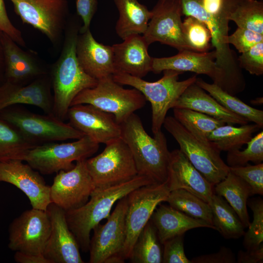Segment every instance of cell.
<instances>
[{
	"label": "cell",
	"mask_w": 263,
	"mask_h": 263,
	"mask_svg": "<svg viewBox=\"0 0 263 263\" xmlns=\"http://www.w3.org/2000/svg\"><path fill=\"white\" fill-rule=\"evenodd\" d=\"M263 261V244L256 249L238 251L236 258L238 263H258Z\"/></svg>",
	"instance_id": "cell-48"
},
{
	"label": "cell",
	"mask_w": 263,
	"mask_h": 263,
	"mask_svg": "<svg viewBox=\"0 0 263 263\" xmlns=\"http://www.w3.org/2000/svg\"><path fill=\"white\" fill-rule=\"evenodd\" d=\"M120 125L121 138L130 150L138 174L149 177L155 184L166 181L170 152L164 133L161 131L151 137L135 113Z\"/></svg>",
	"instance_id": "cell-3"
},
{
	"label": "cell",
	"mask_w": 263,
	"mask_h": 263,
	"mask_svg": "<svg viewBox=\"0 0 263 263\" xmlns=\"http://www.w3.org/2000/svg\"><path fill=\"white\" fill-rule=\"evenodd\" d=\"M146 102V98L139 91L135 88H124L110 75L98 79L95 87L81 91L73 99L71 106L91 105L113 114L120 124L143 107Z\"/></svg>",
	"instance_id": "cell-6"
},
{
	"label": "cell",
	"mask_w": 263,
	"mask_h": 263,
	"mask_svg": "<svg viewBox=\"0 0 263 263\" xmlns=\"http://www.w3.org/2000/svg\"><path fill=\"white\" fill-rule=\"evenodd\" d=\"M247 205L252 212L253 219L244 234L243 245L246 250L256 249L263 241V200L260 197L248 200Z\"/></svg>",
	"instance_id": "cell-40"
},
{
	"label": "cell",
	"mask_w": 263,
	"mask_h": 263,
	"mask_svg": "<svg viewBox=\"0 0 263 263\" xmlns=\"http://www.w3.org/2000/svg\"><path fill=\"white\" fill-rule=\"evenodd\" d=\"M238 64L251 75L263 74V41L255 44L238 57Z\"/></svg>",
	"instance_id": "cell-42"
},
{
	"label": "cell",
	"mask_w": 263,
	"mask_h": 263,
	"mask_svg": "<svg viewBox=\"0 0 263 263\" xmlns=\"http://www.w3.org/2000/svg\"><path fill=\"white\" fill-rule=\"evenodd\" d=\"M163 72V76L154 82H149L142 78L119 72L112 75L115 82L136 89L150 103L151 130L153 134L161 131L169 110L172 108L173 103L197 79L195 75L184 80L179 81V75L183 73L172 70Z\"/></svg>",
	"instance_id": "cell-4"
},
{
	"label": "cell",
	"mask_w": 263,
	"mask_h": 263,
	"mask_svg": "<svg viewBox=\"0 0 263 263\" xmlns=\"http://www.w3.org/2000/svg\"><path fill=\"white\" fill-rule=\"evenodd\" d=\"M3 119L25 137L38 145L67 139H78L85 134L54 115H40L24 109L9 112Z\"/></svg>",
	"instance_id": "cell-11"
},
{
	"label": "cell",
	"mask_w": 263,
	"mask_h": 263,
	"mask_svg": "<svg viewBox=\"0 0 263 263\" xmlns=\"http://www.w3.org/2000/svg\"><path fill=\"white\" fill-rule=\"evenodd\" d=\"M216 58L215 50L209 52L184 50L171 56L152 57L151 72L160 74L164 70H172L183 73L191 72L206 75L211 78L213 83L221 87L224 75L217 65Z\"/></svg>",
	"instance_id": "cell-19"
},
{
	"label": "cell",
	"mask_w": 263,
	"mask_h": 263,
	"mask_svg": "<svg viewBox=\"0 0 263 263\" xmlns=\"http://www.w3.org/2000/svg\"><path fill=\"white\" fill-rule=\"evenodd\" d=\"M99 144L87 135L66 143L48 142L38 145L24 152L18 159L44 175L68 171L73 162L87 159L98 150Z\"/></svg>",
	"instance_id": "cell-5"
},
{
	"label": "cell",
	"mask_w": 263,
	"mask_h": 263,
	"mask_svg": "<svg viewBox=\"0 0 263 263\" xmlns=\"http://www.w3.org/2000/svg\"><path fill=\"white\" fill-rule=\"evenodd\" d=\"M151 11L152 16L143 35L149 46L159 42L178 52L191 51L186 43L182 33L181 17L183 15L180 0H158Z\"/></svg>",
	"instance_id": "cell-14"
},
{
	"label": "cell",
	"mask_w": 263,
	"mask_h": 263,
	"mask_svg": "<svg viewBox=\"0 0 263 263\" xmlns=\"http://www.w3.org/2000/svg\"><path fill=\"white\" fill-rule=\"evenodd\" d=\"M97 0H76L77 14L83 21L79 33H83L90 29L92 19L97 10Z\"/></svg>",
	"instance_id": "cell-45"
},
{
	"label": "cell",
	"mask_w": 263,
	"mask_h": 263,
	"mask_svg": "<svg viewBox=\"0 0 263 263\" xmlns=\"http://www.w3.org/2000/svg\"><path fill=\"white\" fill-rule=\"evenodd\" d=\"M156 229L150 220L137 237L129 259L133 263H161L162 251Z\"/></svg>",
	"instance_id": "cell-34"
},
{
	"label": "cell",
	"mask_w": 263,
	"mask_h": 263,
	"mask_svg": "<svg viewBox=\"0 0 263 263\" xmlns=\"http://www.w3.org/2000/svg\"><path fill=\"white\" fill-rule=\"evenodd\" d=\"M174 117L200 141L209 143L208 136L216 128L226 123L207 114L185 108H173Z\"/></svg>",
	"instance_id": "cell-33"
},
{
	"label": "cell",
	"mask_w": 263,
	"mask_h": 263,
	"mask_svg": "<svg viewBox=\"0 0 263 263\" xmlns=\"http://www.w3.org/2000/svg\"><path fill=\"white\" fill-rule=\"evenodd\" d=\"M80 28L76 22L68 27L61 54L52 71L53 113L62 121L67 118L75 97L83 90L95 87L98 82L84 71L77 60L76 45Z\"/></svg>",
	"instance_id": "cell-1"
},
{
	"label": "cell",
	"mask_w": 263,
	"mask_h": 263,
	"mask_svg": "<svg viewBox=\"0 0 263 263\" xmlns=\"http://www.w3.org/2000/svg\"><path fill=\"white\" fill-rule=\"evenodd\" d=\"M150 220L154 225L160 243L176 236L184 234L191 229L216 228L206 222L190 217L169 205L159 204L153 211Z\"/></svg>",
	"instance_id": "cell-26"
},
{
	"label": "cell",
	"mask_w": 263,
	"mask_h": 263,
	"mask_svg": "<svg viewBox=\"0 0 263 263\" xmlns=\"http://www.w3.org/2000/svg\"><path fill=\"white\" fill-rule=\"evenodd\" d=\"M260 128L255 123L240 127L225 124L213 130L208 136V140L220 151L240 150Z\"/></svg>",
	"instance_id": "cell-31"
},
{
	"label": "cell",
	"mask_w": 263,
	"mask_h": 263,
	"mask_svg": "<svg viewBox=\"0 0 263 263\" xmlns=\"http://www.w3.org/2000/svg\"><path fill=\"white\" fill-rule=\"evenodd\" d=\"M86 163L95 188L122 184L138 175L130 150L121 137L106 144L102 152Z\"/></svg>",
	"instance_id": "cell-8"
},
{
	"label": "cell",
	"mask_w": 263,
	"mask_h": 263,
	"mask_svg": "<svg viewBox=\"0 0 263 263\" xmlns=\"http://www.w3.org/2000/svg\"><path fill=\"white\" fill-rule=\"evenodd\" d=\"M104 224L93 228L90 239L89 263H124L121 257L126 237V196L120 199Z\"/></svg>",
	"instance_id": "cell-10"
},
{
	"label": "cell",
	"mask_w": 263,
	"mask_h": 263,
	"mask_svg": "<svg viewBox=\"0 0 263 263\" xmlns=\"http://www.w3.org/2000/svg\"><path fill=\"white\" fill-rule=\"evenodd\" d=\"M36 146L16 128L0 121V161L18 159L24 152Z\"/></svg>",
	"instance_id": "cell-37"
},
{
	"label": "cell",
	"mask_w": 263,
	"mask_h": 263,
	"mask_svg": "<svg viewBox=\"0 0 263 263\" xmlns=\"http://www.w3.org/2000/svg\"><path fill=\"white\" fill-rule=\"evenodd\" d=\"M163 126L177 141L179 150L209 182L215 186L225 178L229 167L221 157V151L210 142L197 139L173 116H167Z\"/></svg>",
	"instance_id": "cell-7"
},
{
	"label": "cell",
	"mask_w": 263,
	"mask_h": 263,
	"mask_svg": "<svg viewBox=\"0 0 263 263\" xmlns=\"http://www.w3.org/2000/svg\"><path fill=\"white\" fill-rule=\"evenodd\" d=\"M86 160L76 162L75 167L70 170L59 171L50 186L51 202L65 211L84 205L95 188Z\"/></svg>",
	"instance_id": "cell-15"
},
{
	"label": "cell",
	"mask_w": 263,
	"mask_h": 263,
	"mask_svg": "<svg viewBox=\"0 0 263 263\" xmlns=\"http://www.w3.org/2000/svg\"><path fill=\"white\" fill-rule=\"evenodd\" d=\"M155 184L149 177L138 174L132 179L115 186L95 188L89 200L76 209L66 211L68 226L80 249L89 250L90 233L104 219H107L114 204L132 190L143 186Z\"/></svg>",
	"instance_id": "cell-2"
},
{
	"label": "cell",
	"mask_w": 263,
	"mask_h": 263,
	"mask_svg": "<svg viewBox=\"0 0 263 263\" xmlns=\"http://www.w3.org/2000/svg\"><path fill=\"white\" fill-rule=\"evenodd\" d=\"M166 202L174 208L213 226L209 204L189 192L183 189L172 190Z\"/></svg>",
	"instance_id": "cell-35"
},
{
	"label": "cell",
	"mask_w": 263,
	"mask_h": 263,
	"mask_svg": "<svg viewBox=\"0 0 263 263\" xmlns=\"http://www.w3.org/2000/svg\"><path fill=\"white\" fill-rule=\"evenodd\" d=\"M172 108H185L207 114L230 125L248 123L244 118L229 111L194 83L173 103Z\"/></svg>",
	"instance_id": "cell-25"
},
{
	"label": "cell",
	"mask_w": 263,
	"mask_h": 263,
	"mask_svg": "<svg viewBox=\"0 0 263 263\" xmlns=\"http://www.w3.org/2000/svg\"><path fill=\"white\" fill-rule=\"evenodd\" d=\"M191 261L192 263H235L236 258L230 248L223 246L216 253L200 255Z\"/></svg>",
	"instance_id": "cell-47"
},
{
	"label": "cell",
	"mask_w": 263,
	"mask_h": 263,
	"mask_svg": "<svg viewBox=\"0 0 263 263\" xmlns=\"http://www.w3.org/2000/svg\"><path fill=\"white\" fill-rule=\"evenodd\" d=\"M76 54L84 71L97 80L113 75L115 72L112 46L97 42L90 29L79 33Z\"/></svg>",
	"instance_id": "cell-22"
},
{
	"label": "cell",
	"mask_w": 263,
	"mask_h": 263,
	"mask_svg": "<svg viewBox=\"0 0 263 263\" xmlns=\"http://www.w3.org/2000/svg\"><path fill=\"white\" fill-rule=\"evenodd\" d=\"M169 192L167 180L162 183L143 186L126 196V237L121 254L123 260L129 259L138 236L157 206L166 202Z\"/></svg>",
	"instance_id": "cell-9"
},
{
	"label": "cell",
	"mask_w": 263,
	"mask_h": 263,
	"mask_svg": "<svg viewBox=\"0 0 263 263\" xmlns=\"http://www.w3.org/2000/svg\"><path fill=\"white\" fill-rule=\"evenodd\" d=\"M51 230L46 210L34 208L25 210L9 225L8 247L15 251L43 255Z\"/></svg>",
	"instance_id": "cell-13"
},
{
	"label": "cell",
	"mask_w": 263,
	"mask_h": 263,
	"mask_svg": "<svg viewBox=\"0 0 263 263\" xmlns=\"http://www.w3.org/2000/svg\"><path fill=\"white\" fill-rule=\"evenodd\" d=\"M44 75L27 85L8 81L0 89V111L15 104H27L39 108L46 114L54 115L53 97Z\"/></svg>",
	"instance_id": "cell-24"
},
{
	"label": "cell",
	"mask_w": 263,
	"mask_h": 263,
	"mask_svg": "<svg viewBox=\"0 0 263 263\" xmlns=\"http://www.w3.org/2000/svg\"><path fill=\"white\" fill-rule=\"evenodd\" d=\"M69 124L96 142L105 144L121 137V125L114 116L90 104L71 106Z\"/></svg>",
	"instance_id": "cell-18"
},
{
	"label": "cell",
	"mask_w": 263,
	"mask_h": 263,
	"mask_svg": "<svg viewBox=\"0 0 263 263\" xmlns=\"http://www.w3.org/2000/svg\"><path fill=\"white\" fill-rule=\"evenodd\" d=\"M119 13L115 31L123 40L132 35L144 34L152 13L137 0H113Z\"/></svg>",
	"instance_id": "cell-28"
},
{
	"label": "cell",
	"mask_w": 263,
	"mask_h": 263,
	"mask_svg": "<svg viewBox=\"0 0 263 263\" xmlns=\"http://www.w3.org/2000/svg\"><path fill=\"white\" fill-rule=\"evenodd\" d=\"M51 230L43 255L50 263H83L76 240L67 223L66 211L51 202L46 210Z\"/></svg>",
	"instance_id": "cell-17"
},
{
	"label": "cell",
	"mask_w": 263,
	"mask_h": 263,
	"mask_svg": "<svg viewBox=\"0 0 263 263\" xmlns=\"http://www.w3.org/2000/svg\"><path fill=\"white\" fill-rule=\"evenodd\" d=\"M229 171L249 185L252 195H263V163L254 165L248 163L244 166L229 167Z\"/></svg>",
	"instance_id": "cell-41"
},
{
	"label": "cell",
	"mask_w": 263,
	"mask_h": 263,
	"mask_svg": "<svg viewBox=\"0 0 263 263\" xmlns=\"http://www.w3.org/2000/svg\"><path fill=\"white\" fill-rule=\"evenodd\" d=\"M215 193L224 198L235 210L244 228L250 222L247 212V203L252 196L249 185L231 171L224 179L214 186Z\"/></svg>",
	"instance_id": "cell-29"
},
{
	"label": "cell",
	"mask_w": 263,
	"mask_h": 263,
	"mask_svg": "<svg viewBox=\"0 0 263 263\" xmlns=\"http://www.w3.org/2000/svg\"><path fill=\"white\" fill-rule=\"evenodd\" d=\"M261 41H263V35L239 27L231 35H228L227 39L228 44L233 45L241 54Z\"/></svg>",
	"instance_id": "cell-44"
},
{
	"label": "cell",
	"mask_w": 263,
	"mask_h": 263,
	"mask_svg": "<svg viewBox=\"0 0 263 263\" xmlns=\"http://www.w3.org/2000/svg\"><path fill=\"white\" fill-rule=\"evenodd\" d=\"M208 204L212 212L213 225L225 239H238L244 235V227L223 197L214 193Z\"/></svg>",
	"instance_id": "cell-30"
},
{
	"label": "cell",
	"mask_w": 263,
	"mask_h": 263,
	"mask_svg": "<svg viewBox=\"0 0 263 263\" xmlns=\"http://www.w3.org/2000/svg\"><path fill=\"white\" fill-rule=\"evenodd\" d=\"M11 184L28 197L32 208L46 210L51 202L50 186L40 173L20 159L0 161V183Z\"/></svg>",
	"instance_id": "cell-16"
},
{
	"label": "cell",
	"mask_w": 263,
	"mask_h": 263,
	"mask_svg": "<svg viewBox=\"0 0 263 263\" xmlns=\"http://www.w3.org/2000/svg\"><path fill=\"white\" fill-rule=\"evenodd\" d=\"M210 19L211 44L216 53V62L222 67L232 64L235 54L227 42L229 17L241 0H195Z\"/></svg>",
	"instance_id": "cell-20"
},
{
	"label": "cell",
	"mask_w": 263,
	"mask_h": 263,
	"mask_svg": "<svg viewBox=\"0 0 263 263\" xmlns=\"http://www.w3.org/2000/svg\"><path fill=\"white\" fill-rule=\"evenodd\" d=\"M1 44L9 82L22 84L34 77L45 75V71L41 68L33 56L20 48L17 43L3 32Z\"/></svg>",
	"instance_id": "cell-27"
},
{
	"label": "cell",
	"mask_w": 263,
	"mask_h": 263,
	"mask_svg": "<svg viewBox=\"0 0 263 263\" xmlns=\"http://www.w3.org/2000/svg\"><path fill=\"white\" fill-rule=\"evenodd\" d=\"M0 30L18 44L25 46L21 33L14 26L8 18L3 0H0Z\"/></svg>",
	"instance_id": "cell-46"
},
{
	"label": "cell",
	"mask_w": 263,
	"mask_h": 263,
	"mask_svg": "<svg viewBox=\"0 0 263 263\" xmlns=\"http://www.w3.org/2000/svg\"><path fill=\"white\" fill-rule=\"evenodd\" d=\"M163 245V263H192L187 257L184 247V234L176 236L165 242Z\"/></svg>",
	"instance_id": "cell-43"
},
{
	"label": "cell",
	"mask_w": 263,
	"mask_h": 263,
	"mask_svg": "<svg viewBox=\"0 0 263 263\" xmlns=\"http://www.w3.org/2000/svg\"><path fill=\"white\" fill-rule=\"evenodd\" d=\"M250 103L254 105H261L263 103V97H257L254 99L251 100Z\"/></svg>",
	"instance_id": "cell-50"
},
{
	"label": "cell",
	"mask_w": 263,
	"mask_h": 263,
	"mask_svg": "<svg viewBox=\"0 0 263 263\" xmlns=\"http://www.w3.org/2000/svg\"><path fill=\"white\" fill-rule=\"evenodd\" d=\"M14 260L18 263H50L42 255H36L16 251Z\"/></svg>",
	"instance_id": "cell-49"
},
{
	"label": "cell",
	"mask_w": 263,
	"mask_h": 263,
	"mask_svg": "<svg viewBox=\"0 0 263 263\" xmlns=\"http://www.w3.org/2000/svg\"><path fill=\"white\" fill-rule=\"evenodd\" d=\"M247 147L243 150H237L227 152V165L229 167L244 166L248 162L255 164L263 161V132L261 131L247 143Z\"/></svg>",
	"instance_id": "cell-39"
},
{
	"label": "cell",
	"mask_w": 263,
	"mask_h": 263,
	"mask_svg": "<svg viewBox=\"0 0 263 263\" xmlns=\"http://www.w3.org/2000/svg\"><path fill=\"white\" fill-rule=\"evenodd\" d=\"M22 22L39 30L53 44L60 40L66 23V0H10Z\"/></svg>",
	"instance_id": "cell-12"
},
{
	"label": "cell",
	"mask_w": 263,
	"mask_h": 263,
	"mask_svg": "<svg viewBox=\"0 0 263 263\" xmlns=\"http://www.w3.org/2000/svg\"><path fill=\"white\" fill-rule=\"evenodd\" d=\"M229 20L238 27L263 35V1L262 0H241Z\"/></svg>",
	"instance_id": "cell-36"
},
{
	"label": "cell",
	"mask_w": 263,
	"mask_h": 263,
	"mask_svg": "<svg viewBox=\"0 0 263 263\" xmlns=\"http://www.w3.org/2000/svg\"><path fill=\"white\" fill-rule=\"evenodd\" d=\"M2 32L0 30V62L1 61V55H3L2 44H1V35Z\"/></svg>",
	"instance_id": "cell-51"
},
{
	"label": "cell",
	"mask_w": 263,
	"mask_h": 263,
	"mask_svg": "<svg viewBox=\"0 0 263 263\" xmlns=\"http://www.w3.org/2000/svg\"><path fill=\"white\" fill-rule=\"evenodd\" d=\"M182 33L184 40L191 51L207 52L211 47V32L203 22L191 17L187 16L182 21Z\"/></svg>",
	"instance_id": "cell-38"
},
{
	"label": "cell",
	"mask_w": 263,
	"mask_h": 263,
	"mask_svg": "<svg viewBox=\"0 0 263 263\" xmlns=\"http://www.w3.org/2000/svg\"><path fill=\"white\" fill-rule=\"evenodd\" d=\"M115 72L143 78L151 71L152 57L143 36L132 35L112 46Z\"/></svg>",
	"instance_id": "cell-23"
},
{
	"label": "cell",
	"mask_w": 263,
	"mask_h": 263,
	"mask_svg": "<svg viewBox=\"0 0 263 263\" xmlns=\"http://www.w3.org/2000/svg\"><path fill=\"white\" fill-rule=\"evenodd\" d=\"M167 183L170 191L183 189L208 203L215 193L214 186L176 149L170 152Z\"/></svg>",
	"instance_id": "cell-21"
},
{
	"label": "cell",
	"mask_w": 263,
	"mask_h": 263,
	"mask_svg": "<svg viewBox=\"0 0 263 263\" xmlns=\"http://www.w3.org/2000/svg\"><path fill=\"white\" fill-rule=\"evenodd\" d=\"M197 85L208 93L229 111L241 116L248 122L263 127V111L250 106L241 100L223 90L215 83H209L201 78L195 81Z\"/></svg>",
	"instance_id": "cell-32"
}]
</instances>
